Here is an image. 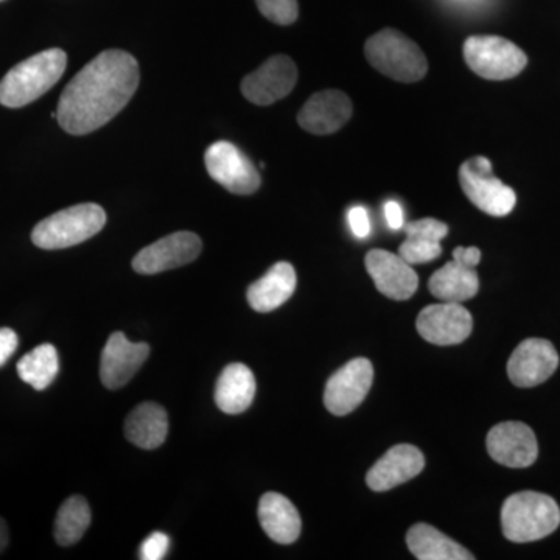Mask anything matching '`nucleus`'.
I'll return each instance as SVG.
<instances>
[{
	"instance_id": "393cba45",
	"label": "nucleus",
	"mask_w": 560,
	"mask_h": 560,
	"mask_svg": "<svg viewBox=\"0 0 560 560\" xmlns=\"http://www.w3.org/2000/svg\"><path fill=\"white\" fill-rule=\"evenodd\" d=\"M58 372H60L58 350L49 342L33 349L18 363V374H20L21 381L36 390L49 388L57 378Z\"/></svg>"
},
{
	"instance_id": "4be33fe9",
	"label": "nucleus",
	"mask_w": 560,
	"mask_h": 560,
	"mask_svg": "<svg viewBox=\"0 0 560 560\" xmlns=\"http://www.w3.org/2000/svg\"><path fill=\"white\" fill-rule=\"evenodd\" d=\"M168 434L167 411L153 401H143L128 415L125 436L136 447L153 451L161 447Z\"/></svg>"
},
{
	"instance_id": "4468645a",
	"label": "nucleus",
	"mask_w": 560,
	"mask_h": 560,
	"mask_svg": "<svg viewBox=\"0 0 560 560\" xmlns=\"http://www.w3.org/2000/svg\"><path fill=\"white\" fill-rule=\"evenodd\" d=\"M558 366L559 355L555 346L540 338H529L512 352L508 361V375L518 388H534L547 382Z\"/></svg>"
},
{
	"instance_id": "1a4fd4ad",
	"label": "nucleus",
	"mask_w": 560,
	"mask_h": 560,
	"mask_svg": "<svg viewBox=\"0 0 560 560\" xmlns=\"http://www.w3.org/2000/svg\"><path fill=\"white\" fill-rule=\"evenodd\" d=\"M201 249V238L197 234L189 231L175 232L140 250L132 259V270L145 276L175 270L198 259Z\"/></svg>"
},
{
	"instance_id": "cd10ccee",
	"label": "nucleus",
	"mask_w": 560,
	"mask_h": 560,
	"mask_svg": "<svg viewBox=\"0 0 560 560\" xmlns=\"http://www.w3.org/2000/svg\"><path fill=\"white\" fill-rule=\"evenodd\" d=\"M257 9L268 21L278 25H290L298 20V0H256Z\"/></svg>"
},
{
	"instance_id": "9b49d317",
	"label": "nucleus",
	"mask_w": 560,
	"mask_h": 560,
	"mask_svg": "<svg viewBox=\"0 0 560 560\" xmlns=\"http://www.w3.org/2000/svg\"><path fill=\"white\" fill-rule=\"evenodd\" d=\"M372 382H374V366L370 360L349 361L327 382L324 389V405L331 415H349L366 399Z\"/></svg>"
},
{
	"instance_id": "a211bd4d",
	"label": "nucleus",
	"mask_w": 560,
	"mask_h": 560,
	"mask_svg": "<svg viewBox=\"0 0 560 560\" xmlns=\"http://www.w3.org/2000/svg\"><path fill=\"white\" fill-rule=\"evenodd\" d=\"M425 467V458L418 447L410 444H399L389 448L371 470L368 471L366 482L375 492H386L418 477Z\"/></svg>"
},
{
	"instance_id": "aec40b11",
	"label": "nucleus",
	"mask_w": 560,
	"mask_h": 560,
	"mask_svg": "<svg viewBox=\"0 0 560 560\" xmlns=\"http://www.w3.org/2000/svg\"><path fill=\"white\" fill-rule=\"evenodd\" d=\"M259 522L267 536L280 545H290L301 536V515L287 497L265 493L259 503Z\"/></svg>"
},
{
	"instance_id": "c756f323",
	"label": "nucleus",
	"mask_w": 560,
	"mask_h": 560,
	"mask_svg": "<svg viewBox=\"0 0 560 560\" xmlns=\"http://www.w3.org/2000/svg\"><path fill=\"white\" fill-rule=\"evenodd\" d=\"M168 550H171V537L167 534L161 533V530H154L140 545L139 559L162 560Z\"/></svg>"
},
{
	"instance_id": "f257e3e1",
	"label": "nucleus",
	"mask_w": 560,
	"mask_h": 560,
	"mask_svg": "<svg viewBox=\"0 0 560 560\" xmlns=\"http://www.w3.org/2000/svg\"><path fill=\"white\" fill-rule=\"evenodd\" d=\"M139 65L124 50H105L69 81L57 120L73 136L90 135L113 120L138 91Z\"/></svg>"
},
{
	"instance_id": "f704fd0d",
	"label": "nucleus",
	"mask_w": 560,
	"mask_h": 560,
	"mask_svg": "<svg viewBox=\"0 0 560 560\" xmlns=\"http://www.w3.org/2000/svg\"><path fill=\"white\" fill-rule=\"evenodd\" d=\"M9 526H7L5 521H3L2 517H0V552H3V550H5L7 545H9Z\"/></svg>"
},
{
	"instance_id": "412c9836",
	"label": "nucleus",
	"mask_w": 560,
	"mask_h": 560,
	"mask_svg": "<svg viewBox=\"0 0 560 560\" xmlns=\"http://www.w3.org/2000/svg\"><path fill=\"white\" fill-rule=\"evenodd\" d=\"M256 396V378L253 371L242 363L228 364L215 386V404L226 415H242Z\"/></svg>"
},
{
	"instance_id": "72a5a7b5",
	"label": "nucleus",
	"mask_w": 560,
	"mask_h": 560,
	"mask_svg": "<svg viewBox=\"0 0 560 560\" xmlns=\"http://www.w3.org/2000/svg\"><path fill=\"white\" fill-rule=\"evenodd\" d=\"M385 219L386 223L393 231H399L404 228V212L399 202L388 201L385 205Z\"/></svg>"
},
{
	"instance_id": "f03ea898",
	"label": "nucleus",
	"mask_w": 560,
	"mask_h": 560,
	"mask_svg": "<svg viewBox=\"0 0 560 560\" xmlns=\"http://www.w3.org/2000/svg\"><path fill=\"white\" fill-rule=\"evenodd\" d=\"M66 66L68 55L61 49L44 50L20 62L0 81V105L22 108L38 101L60 81Z\"/></svg>"
},
{
	"instance_id": "9d476101",
	"label": "nucleus",
	"mask_w": 560,
	"mask_h": 560,
	"mask_svg": "<svg viewBox=\"0 0 560 560\" xmlns=\"http://www.w3.org/2000/svg\"><path fill=\"white\" fill-rule=\"evenodd\" d=\"M298 83V68L287 55L268 58L242 81V94L254 105L268 106L282 101Z\"/></svg>"
},
{
	"instance_id": "a878e982",
	"label": "nucleus",
	"mask_w": 560,
	"mask_h": 560,
	"mask_svg": "<svg viewBox=\"0 0 560 560\" xmlns=\"http://www.w3.org/2000/svg\"><path fill=\"white\" fill-rule=\"evenodd\" d=\"M91 525V510L88 501L80 495L70 497L61 504L55 518V540L61 547L80 541Z\"/></svg>"
},
{
	"instance_id": "c9c22d12",
	"label": "nucleus",
	"mask_w": 560,
	"mask_h": 560,
	"mask_svg": "<svg viewBox=\"0 0 560 560\" xmlns=\"http://www.w3.org/2000/svg\"><path fill=\"white\" fill-rule=\"evenodd\" d=\"M0 2H2V0H0Z\"/></svg>"
},
{
	"instance_id": "7ed1b4c3",
	"label": "nucleus",
	"mask_w": 560,
	"mask_h": 560,
	"mask_svg": "<svg viewBox=\"0 0 560 560\" xmlns=\"http://www.w3.org/2000/svg\"><path fill=\"white\" fill-rule=\"evenodd\" d=\"M558 503L545 493L517 492L501 508V529L508 540L526 544L545 539L559 528Z\"/></svg>"
},
{
	"instance_id": "bb28decb",
	"label": "nucleus",
	"mask_w": 560,
	"mask_h": 560,
	"mask_svg": "<svg viewBox=\"0 0 560 560\" xmlns=\"http://www.w3.org/2000/svg\"><path fill=\"white\" fill-rule=\"evenodd\" d=\"M442 254L441 243L425 241V238L407 237L401 243L399 256L411 265L429 264V261L438 259Z\"/></svg>"
},
{
	"instance_id": "0eeeda50",
	"label": "nucleus",
	"mask_w": 560,
	"mask_h": 560,
	"mask_svg": "<svg viewBox=\"0 0 560 560\" xmlns=\"http://www.w3.org/2000/svg\"><path fill=\"white\" fill-rule=\"evenodd\" d=\"M459 184L474 206L490 217L510 215L517 195L501 183L492 171V162L485 156L470 158L459 167Z\"/></svg>"
},
{
	"instance_id": "39448f33",
	"label": "nucleus",
	"mask_w": 560,
	"mask_h": 560,
	"mask_svg": "<svg viewBox=\"0 0 560 560\" xmlns=\"http://www.w3.org/2000/svg\"><path fill=\"white\" fill-rule=\"evenodd\" d=\"M106 212L94 202L72 206L36 224L32 242L40 249H65L90 241L105 228Z\"/></svg>"
},
{
	"instance_id": "dca6fc26",
	"label": "nucleus",
	"mask_w": 560,
	"mask_h": 560,
	"mask_svg": "<svg viewBox=\"0 0 560 560\" xmlns=\"http://www.w3.org/2000/svg\"><path fill=\"white\" fill-rule=\"evenodd\" d=\"M364 264L377 290L389 300H410L418 290V275L399 254L385 249H372L368 253Z\"/></svg>"
},
{
	"instance_id": "ddd939ff",
	"label": "nucleus",
	"mask_w": 560,
	"mask_h": 560,
	"mask_svg": "<svg viewBox=\"0 0 560 560\" xmlns=\"http://www.w3.org/2000/svg\"><path fill=\"white\" fill-rule=\"evenodd\" d=\"M486 447L490 458L511 469L533 466L539 456L536 434L523 422H503L489 431Z\"/></svg>"
},
{
	"instance_id": "f3484780",
	"label": "nucleus",
	"mask_w": 560,
	"mask_h": 560,
	"mask_svg": "<svg viewBox=\"0 0 560 560\" xmlns=\"http://www.w3.org/2000/svg\"><path fill=\"white\" fill-rule=\"evenodd\" d=\"M352 117V102L345 92L327 90L316 92L298 114V124L316 136L340 131Z\"/></svg>"
},
{
	"instance_id": "20e7f679",
	"label": "nucleus",
	"mask_w": 560,
	"mask_h": 560,
	"mask_svg": "<svg viewBox=\"0 0 560 560\" xmlns=\"http://www.w3.org/2000/svg\"><path fill=\"white\" fill-rule=\"evenodd\" d=\"M364 54L372 68L400 83H416L429 70V62L418 44L394 28H383L371 36Z\"/></svg>"
},
{
	"instance_id": "7c9ffc66",
	"label": "nucleus",
	"mask_w": 560,
	"mask_h": 560,
	"mask_svg": "<svg viewBox=\"0 0 560 560\" xmlns=\"http://www.w3.org/2000/svg\"><path fill=\"white\" fill-rule=\"evenodd\" d=\"M348 221L353 235L359 238H366L371 234V221L366 209L355 206L348 212Z\"/></svg>"
},
{
	"instance_id": "c85d7f7f",
	"label": "nucleus",
	"mask_w": 560,
	"mask_h": 560,
	"mask_svg": "<svg viewBox=\"0 0 560 560\" xmlns=\"http://www.w3.org/2000/svg\"><path fill=\"white\" fill-rule=\"evenodd\" d=\"M407 237L425 238V241L440 242L448 234V226L436 219L412 221L404 228Z\"/></svg>"
},
{
	"instance_id": "2f4dec72",
	"label": "nucleus",
	"mask_w": 560,
	"mask_h": 560,
	"mask_svg": "<svg viewBox=\"0 0 560 560\" xmlns=\"http://www.w3.org/2000/svg\"><path fill=\"white\" fill-rule=\"evenodd\" d=\"M18 345H20V338H18L16 331L9 327L0 329V368L16 352Z\"/></svg>"
},
{
	"instance_id": "6e6552de",
	"label": "nucleus",
	"mask_w": 560,
	"mask_h": 560,
	"mask_svg": "<svg viewBox=\"0 0 560 560\" xmlns=\"http://www.w3.org/2000/svg\"><path fill=\"white\" fill-rule=\"evenodd\" d=\"M206 168L210 178L235 195H253L259 190L260 173L234 143L219 140L206 151Z\"/></svg>"
},
{
	"instance_id": "f8f14e48",
	"label": "nucleus",
	"mask_w": 560,
	"mask_h": 560,
	"mask_svg": "<svg viewBox=\"0 0 560 560\" xmlns=\"http://www.w3.org/2000/svg\"><path fill=\"white\" fill-rule=\"evenodd\" d=\"M416 327L420 337L431 345L455 346L470 337L474 318L458 302H441L423 308Z\"/></svg>"
},
{
	"instance_id": "473e14b6",
	"label": "nucleus",
	"mask_w": 560,
	"mask_h": 560,
	"mask_svg": "<svg viewBox=\"0 0 560 560\" xmlns=\"http://www.w3.org/2000/svg\"><path fill=\"white\" fill-rule=\"evenodd\" d=\"M453 260L458 261L464 267L477 268L481 260V250L475 248V246H470V248L459 246V248L453 250Z\"/></svg>"
},
{
	"instance_id": "2eb2a0df",
	"label": "nucleus",
	"mask_w": 560,
	"mask_h": 560,
	"mask_svg": "<svg viewBox=\"0 0 560 560\" xmlns=\"http://www.w3.org/2000/svg\"><path fill=\"white\" fill-rule=\"evenodd\" d=\"M150 355L145 342H131L121 331L110 335L102 352L101 378L108 389H120L135 377Z\"/></svg>"
},
{
	"instance_id": "b1692460",
	"label": "nucleus",
	"mask_w": 560,
	"mask_h": 560,
	"mask_svg": "<svg viewBox=\"0 0 560 560\" xmlns=\"http://www.w3.org/2000/svg\"><path fill=\"white\" fill-rule=\"evenodd\" d=\"M408 548L419 560H471L475 556L440 529L418 523L407 534Z\"/></svg>"
},
{
	"instance_id": "5701e85b",
	"label": "nucleus",
	"mask_w": 560,
	"mask_h": 560,
	"mask_svg": "<svg viewBox=\"0 0 560 560\" xmlns=\"http://www.w3.org/2000/svg\"><path fill=\"white\" fill-rule=\"evenodd\" d=\"M429 289L436 300L460 304L477 296L480 279L475 268L464 267L452 260L431 276Z\"/></svg>"
},
{
	"instance_id": "6ab92c4d",
	"label": "nucleus",
	"mask_w": 560,
	"mask_h": 560,
	"mask_svg": "<svg viewBox=\"0 0 560 560\" xmlns=\"http://www.w3.org/2000/svg\"><path fill=\"white\" fill-rule=\"evenodd\" d=\"M296 283V271L293 265L289 261H279L272 265L264 278L256 280L249 287L246 298L253 311L272 312L293 296Z\"/></svg>"
},
{
	"instance_id": "423d86ee",
	"label": "nucleus",
	"mask_w": 560,
	"mask_h": 560,
	"mask_svg": "<svg viewBox=\"0 0 560 560\" xmlns=\"http://www.w3.org/2000/svg\"><path fill=\"white\" fill-rule=\"evenodd\" d=\"M464 60L481 79H514L525 70L528 57L521 47L501 36H470L464 43Z\"/></svg>"
}]
</instances>
